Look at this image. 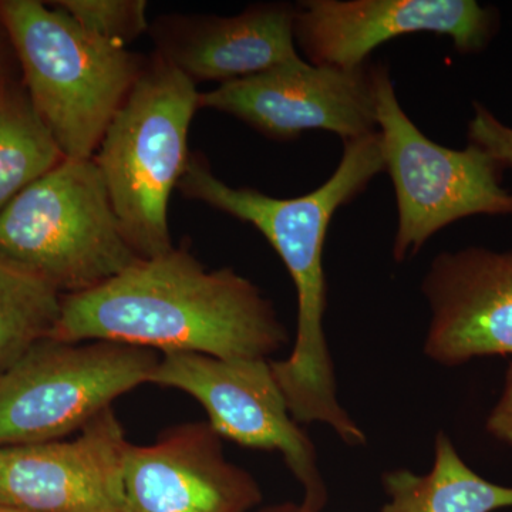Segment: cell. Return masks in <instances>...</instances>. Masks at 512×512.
Instances as JSON below:
<instances>
[{
    "label": "cell",
    "mask_w": 512,
    "mask_h": 512,
    "mask_svg": "<svg viewBox=\"0 0 512 512\" xmlns=\"http://www.w3.org/2000/svg\"><path fill=\"white\" fill-rule=\"evenodd\" d=\"M382 173V143L376 131L343 143L333 174L301 197L275 198L255 188L232 187L212 173L201 154H191L177 187L191 200L254 225L281 256L298 296V330L291 355L271 362L272 372L293 419L328 424L350 446L365 443L366 436L336 397L335 370L323 332L328 303L323 248L336 212Z\"/></svg>",
    "instance_id": "cell-1"
},
{
    "label": "cell",
    "mask_w": 512,
    "mask_h": 512,
    "mask_svg": "<svg viewBox=\"0 0 512 512\" xmlns=\"http://www.w3.org/2000/svg\"><path fill=\"white\" fill-rule=\"evenodd\" d=\"M52 339L107 340L163 353L268 359L289 342L274 305L234 269H207L187 249L138 259L79 295L63 296Z\"/></svg>",
    "instance_id": "cell-2"
},
{
    "label": "cell",
    "mask_w": 512,
    "mask_h": 512,
    "mask_svg": "<svg viewBox=\"0 0 512 512\" xmlns=\"http://www.w3.org/2000/svg\"><path fill=\"white\" fill-rule=\"evenodd\" d=\"M26 94L66 158L89 160L146 63L80 28L52 3L0 0Z\"/></svg>",
    "instance_id": "cell-3"
},
{
    "label": "cell",
    "mask_w": 512,
    "mask_h": 512,
    "mask_svg": "<svg viewBox=\"0 0 512 512\" xmlns=\"http://www.w3.org/2000/svg\"><path fill=\"white\" fill-rule=\"evenodd\" d=\"M195 83L160 55L146 63L93 160L128 244L140 258L173 249L168 204L187 168Z\"/></svg>",
    "instance_id": "cell-4"
},
{
    "label": "cell",
    "mask_w": 512,
    "mask_h": 512,
    "mask_svg": "<svg viewBox=\"0 0 512 512\" xmlns=\"http://www.w3.org/2000/svg\"><path fill=\"white\" fill-rule=\"evenodd\" d=\"M0 256L62 296L92 291L141 259L93 158L66 157L0 211Z\"/></svg>",
    "instance_id": "cell-5"
},
{
    "label": "cell",
    "mask_w": 512,
    "mask_h": 512,
    "mask_svg": "<svg viewBox=\"0 0 512 512\" xmlns=\"http://www.w3.org/2000/svg\"><path fill=\"white\" fill-rule=\"evenodd\" d=\"M370 77L384 171L396 195L394 261L413 258L437 232L464 218H512V192L493 158L473 144L454 150L430 140L403 110L386 63L370 64Z\"/></svg>",
    "instance_id": "cell-6"
},
{
    "label": "cell",
    "mask_w": 512,
    "mask_h": 512,
    "mask_svg": "<svg viewBox=\"0 0 512 512\" xmlns=\"http://www.w3.org/2000/svg\"><path fill=\"white\" fill-rule=\"evenodd\" d=\"M161 355L107 340L37 343L0 375V447L63 440L150 382Z\"/></svg>",
    "instance_id": "cell-7"
},
{
    "label": "cell",
    "mask_w": 512,
    "mask_h": 512,
    "mask_svg": "<svg viewBox=\"0 0 512 512\" xmlns=\"http://www.w3.org/2000/svg\"><path fill=\"white\" fill-rule=\"evenodd\" d=\"M148 383L183 390L198 400L218 436L281 453L305 490L302 503L316 512L325 507L328 494L315 447L289 412L268 359L163 353Z\"/></svg>",
    "instance_id": "cell-8"
},
{
    "label": "cell",
    "mask_w": 512,
    "mask_h": 512,
    "mask_svg": "<svg viewBox=\"0 0 512 512\" xmlns=\"http://www.w3.org/2000/svg\"><path fill=\"white\" fill-rule=\"evenodd\" d=\"M500 29V10L477 0H305L295 16L308 62L346 70L369 66L377 47L414 33L446 36L460 55H480Z\"/></svg>",
    "instance_id": "cell-9"
},
{
    "label": "cell",
    "mask_w": 512,
    "mask_h": 512,
    "mask_svg": "<svg viewBox=\"0 0 512 512\" xmlns=\"http://www.w3.org/2000/svg\"><path fill=\"white\" fill-rule=\"evenodd\" d=\"M198 107L237 117L279 141L328 131L346 143L377 131L370 64L346 70L303 60L200 93Z\"/></svg>",
    "instance_id": "cell-10"
},
{
    "label": "cell",
    "mask_w": 512,
    "mask_h": 512,
    "mask_svg": "<svg viewBox=\"0 0 512 512\" xmlns=\"http://www.w3.org/2000/svg\"><path fill=\"white\" fill-rule=\"evenodd\" d=\"M113 409L73 440L0 447V507L22 512H126L127 450Z\"/></svg>",
    "instance_id": "cell-11"
},
{
    "label": "cell",
    "mask_w": 512,
    "mask_h": 512,
    "mask_svg": "<svg viewBox=\"0 0 512 512\" xmlns=\"http://www.w3.org/2000/svg\"><path fill=\"white\" fill-rule=\"evenodd\" d=\"M421 291L431 309L424 352L457 366L473 357L512 355V248L441 252Z\"/></svg>",
    "instance_id": "cell-12"
},
{
    "label": "cell",
    "mask_w": 512,
    "mask_h": 512,
    "mask_svg": "<svg viewBox=\"0 0 512 512\" xmlns=\"http://www.w3.org/2000/svg\"><path fill=\"white\" fill-rule=\"evenodd\" d=\"M126 512H248L261 503L259 485L229 463L210 424H185L150 446L127 450Z\"/></svg>",
    "instance_id": "cell-13"
},
{
    "label": "cell",
    "mask_w": 512,
    "mask_h": 512,
    "mask_svg": "<svg viewBox=\"0 0 512 512\" xmlns=\"http://www.w3.org/2000/svg\"><path fill=\"white\" fill-rule=\"evenodd\" d=\"M296 5L258 3L239 15L168 18L157 23L158 55L192 82L247 79L303 62L295 40Z\"/></svg>",
    "instance_id": "cell-14"
},
{
    "label": "cell",
    "mask_w": 512,
    "mask_h": 512,
    "mask_svg": "<svg viewBox=\"0 0 512 512\" xmlns=\"http://www.w3.org/2000/svg\"><path fill=\"white\" fill-rule=\"evenodd\" d=\"M383 484L389 503L382 512H494L512 507V487L478 476L443 431L436 437L430 473L390 471Z\"/></svg>",
    "instance_id": "cell-15"
},
{
    "label": "cell",
    "mask_w": 512,
    "mask_h": 512,
    "mask_svg": "<svg viewBox=\"0 0 512 512\" xmlns=\"http://www.w3.org/2000/svg\"><path fill=\"white\" fill-rule=\"evenodd\" d=\"M64 158L28 94L0 86V211Z\"/></svg>",
    "instance_id": "cell-16"
},
{
    "label": "cell",
    "mask_w": 512,
    "mask_h": 512,
    "mask_svg": "<svg viewBox=\"0 0 512 512\" xmlns=\"http://www.w3.org/2000/svg\"><path fill=\"white\" fill-rule=\"evenodd\" d=\"M62 303L56 289L0 256V375L52 338Z\"/></svg>",
    "instance_id": "cell-17"
},
{
    "label": "cell",
    "mask_w": 512,
    "mask_h": 512,
    "mask_svg": "<svg viewBox=\"0 0 512 512\" xmlns=\"http://www.w3.org/2000/svg\"><path fill=\"white\" fill-rule=\"evenodd\" d=\"M52 5L110 45L126 47L148 29L144 0H60Z\"/></svg>",
    "instance_id": "cell-18"
},
{
    "label": "cell",
    "mask_w": 512,
    "mask_h": 512,
    "mask_svg": "<svg viewBox=\"0 0 512 512\" xmlns=\"http://www.w3.org/2000/svg\"><path fill=\"white\" fill-rule=\"evenodd\" d=\"M468 144L485 151L504 171H512V126L498 119L481 101H474L467 124Z\"/></svg>",
    "instance_id": "cell-19"
},
{
    "label": "cell",
    "mask_w": 512,
    "mask_h": 512,
    "mask_svg": "<svg viewBox=\"0 0 512 512\" xmlns=\"http://www.w3.org/2000/svg\"><path fill=\"white\" fill-rule=\"evenodd\" d=\"M487 430L495 439L512 447V365L508 369L503 396L488 417Z\"/></svg>",
    "instance_id": "cell-20"
},
{
    "label": "cell",
    "mask_w": 512,
    "mask_h": 512,
    "mask_svg": "<svg viewBox=\"0 0 512 512\" xmlns=\"http://www.w3.org/2000/svg\"><path fill=\"white\" fill-rule=\"evenodd\" d=\"M259 512H316L312 508L306 507L305 504H285L281 507L268 508V510Z\"/></svg>",
    "instance_id": "cell-21"
},
{
    "label": "cell",
    "mask_w": 512,
    "mask_h": 512,
    "mask_svg": "<svg viewBox=\"0 0 512 512\" xmlns=\"http://www.w3.org/2000/svg\"><path fill=\"white\" fill-rule=\"evenodd\" d=\"M0 29H3L2 23H0ZM0 70H2V43H0ZM0 86H2V83H0Z\"/></svg>",
    "instance_id": "cell-22"
},
{
    "label": "cell",
    "mask_w": 512,
    "mask_h": 512,
    "mask_svg": "<svg viewBox=\"0 0 512 512\" xmlns=\"http://www.w3.org/2000/svg\"><path fill=\"white\" fill-rule=\"evenodd\" d=\"M0 512H22V511L9 510V508L0 507Z\"/></svg>",
    "instance_id": "cell-23"
}]
</instances>
